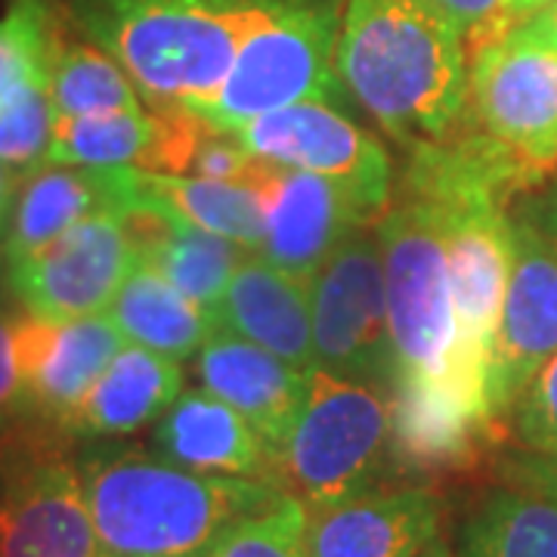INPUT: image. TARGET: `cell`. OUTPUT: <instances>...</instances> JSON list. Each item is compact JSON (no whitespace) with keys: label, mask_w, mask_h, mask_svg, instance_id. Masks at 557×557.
Wrapping results in <instances>:
<instances>
[{"label":"cell","mask_w":557,"mask_h":557,"mask_svg":"<svg viewBox=\"0 0 557 557\" xmlns=\"http://www.w3.org/2000/svg\"><path fill=\"white\" fill-rule=\"evenodd\" d=\"M317 369L362 384L391 387L397 375L384 251L379 230L362 226L310 278Z\"/></svg>","instance_id":"obj_9"},{"label":"cell","mask_w":557,"mask_h":557,"mask_svg":"<svg viewBox=\"0 0 557 557\" xmlns=\"http://www.w3.org/2000/svg\"><path fill=\"white\" fill-rule=\"evenodd\" d=\"M60 20L53 0H7L0 16V97L25 81L47 78V53Z\"/></svg>","instance_id":"obj_29"},{"label":"cell","mask_w":557,"mask_h":557,"mask_svg":"<svg viewBox=\"0 0 557 557\" xmlns=\"http://www.w3.org/2000/svg\"><path fill=\"white\" fill-rule=\"evenodd\" d=\"M124 220L139 260L159 270L174 288L214 319L220 300L248 251L236 242L214 236L159 208H131L124 211Z\"/></svg>","instance_id":"obj_22"},{"label":"cell","mask_w":557,"mask_h":557,"mask_svg":"<svg viewBox=\"0 0 557 557\" xmlns=\"http://www.w3.org/2000/svg\"><path fill=\"white\" fill-rule=\"evenodd\" d=\"M338 75L384 134L412 152L458 131L471 57L456 22L428 0H344Z\"/></svg>","instance_id":"obj_2"},{"label":"cell","mask_w":557,"mask_h":557,"mask_svg":"<svg viewBox=\"0 0 557 557\" xmlns=\"http://www.w3.org/2000/svg\"><path fill=\"white\" fill-rule=\"evenodd\" d=\"M139 263L124 211L90 214L32 258L7 267V288L28 317L84 319L109 313L124 278Z\"/></svg>","instance_id":"obj_10"},{"label":"cell","mask_w":557,"mask_h":557,"mask_svg":"<svg viewBox=\"0 0 557 557\" xmlns=\"http://www.w3.org/2000/svg\"><path fill=\"white\" fill-rule=\"evenodd\" d=\"M164 121L149 109L57 119L50 164L72 168H139L159 171Z\"/></svg>","instance_id":"obj_26"},{"label":"cell","mask_w":557,"mask_h":557,"mask_svg":"<svg viewBox=\"0 0 557 557\" xmlns=\"http://www.w3.org/2000/svg\"><path fill=\"white\" fill-rule=\"evenodd\" d=\"M391 456L399 474H456L496 440L490 403L453 384L397 375L391 384Z\"/></svg>","instance_id":"obj_14"},{"label":"cell","mask_w":557,"mask_h":557,"mask_svg":"<svg viewBox=\"0 0 557 557\" xmlns=\"http://www.w3.org/2000/svg\"><path fill=\"white\" fill-rule=\"evenodd\" d=\"M515 267L486 366V399L496 421L515 406L539 369L557 354V245L530 220L511 223Z\"/></svg>","instance_id":"obj_12"},{"label":"cell","mask_w":557,"mask_h":557,"mask_svg":"<svg viewBox=\"0 0 557 557\" xmlns=\"http://www.w3.org/2000/svg\"><path fill=\"white\" fill-rule=\"evenodd\" d=\"M131 208L171 211L214 236L236 242L245 251H260L267 236L263 193L239 183L121 168V211Z\"/></svg>","instance_id":"obj_23"},{"label":"cell","mask_w":557,"mask_h":557,"mask_svg":"<svg viewBox=\"0 0 557 557\" xmlns=\"http://www.w3.org/2000/svg\"><path fill=\"white\" fill-rule=\"evenodd\" d=\"M555 245H557V220H555Z\"/></svg>","instance_id":"obj_39"},{"label":"cell","mask_w":557,"mask_h":557,"mask_svg":"<svg viewBox=\"0 0 557 557\" xmlns=\"http://www.w3.org/2000/svg\"><path fill=\"white\" fill-rule=\"evenodd\" d=\"M124 344L127 338L109 313L53 322L22 310L20 369L25 412L65 434L72 416Z\"/></svg>","instance_id":"obj_13"},{"label":"cell","mask_w":557,"mask_h":557,"mask_svg":"<svg viewBox=\"0 0 557 557\" xmlns=\"http://www.w3.org/2000/svg\"><path fill=\"white\" fill-rule=\"evenodd\" d=\"M0 557H100L75 440L38 418L0 428Z\"/></svg>","instance_id":"obj_8"},{"label":"cell","mask_w":557,"mask_h":557,"mask_svg":"<svg viewBox=\"0 0 557 557\" xmlns=\"http://www.w3.org/2000/svg\"><path fill=\"white\" fill-rule=\"evenodd\" d=\"M20 322L22 310H0V428L32 418L25 412L20 369Z\"/></svg>","instance_id":"obj_33"},{"label":"cell","mask_w":557,"mask_h":557,"mask_svg":"<svg viewBox=\"0 0 557 557\" xmlns=\"http://www.w3.org/2000/svg\"><path fill=\"white\" fill-rule=\"evenodd\" d=\"M193 359L201 387L248 418L276 456L307 399L313 369H298L258 344L220 329Z\"/></svg>","instance_id":"obj_17"},{"label":"cell","mask_w":557,"mask_h":557,"mask_svg":"<svg viewBox=\"0 0 557 557\" xmlns=\"http://www.w3.org/2000/svg\"><path fill=\"white\" fill-rule=\"evenodd\" d=\"M214 325L298 369H317L310 282L278 270L260 251H248L239 263L214 313Z\"/></svg>","instance_id":"obj_18"},{"label":"cell","mask_w":557,"mask_h":557,"mask_svg":"<svg viewBox=\"0 0 557 557\" xmlns=\"http://www.w3.org/2000/svg\"><path fill=\"white\" fill-rule=\"evenodd\" d=\"M375 230L384 251L397 375L453 384L486 399V372L461 354L446 258V208L434 196L403 186V196L391 201Z\"/></svg>","instance_id":"obj_5"},{"label":"cell","mask_w":557,"mask_h":557,"mask_svg":"<svg viewBox=\"0 0 557 557\" xmlns=\"http://www.w3.org/2000/svg\"><path fill=\"white\" fill-rule=\"evenodd\" d=\"M344 0H282L242 40L214 97L189 106L211 127L233 134L245 121L295 102L344 100L338 38Z\"/></svg>","instance_id":"obj_7"},{"label":"cell","mask_w":557,"mask_h":557,"mask_svg":"<svg viewBox=\"0 0 557 557\" xmlns=\"http://www.w3.org/2000/svg\"><path fill=\"white\" fill-rule=\"evenodd\" d=\"M156 453L196 474L273 483V449L255 424L214 394L183 391L156 424Z\"/></svg>","instance_id":"obj_19"},{"label":"cell","mask_w":557,"mask_h":557,"mask_svg":"<svg viewBox=\"0 0 557 557\" xmlns=\"http://www.w3.org/2000/svg\"><path fill=\"white\" fill-rule=\"evenodd\" d=\"M502 478L515 490H527L557 502V453H533V449L515 453L502 461Z\"/></svg>","instance_id":"obj_34"},{"label":"cell","mask_w":557,"mask_h":557,"mask_svg":"<svg viewBox=\"0 0 557 557\" xmlns=\"http://www.w3.org/2000/svg\"><path fill=\"white\" fill-rule=\"evenodd\" d=\"M20 186L22 180L0 164V239H3V233H7V223H10V214H13V205H16V196H20Z\"/></svg>","instance_id":"obj_35"},{"label":"cell","mask_w":557,"mask_h":557,"mask_svg":"<svg viewBox=\"0 0 557 557\" xmlns=\"http://www.w3.org/2000/svg\"><path fill=\"white\" fill-rule=\"evenodd\" d=\"M57 109L47 78L25 81L0 97V164L25 180L50 164Z\"/></svg>","instance_id":"obj_28"},{"label":"cell","mask_w":557,"mask_h":557,"mask_svg":"<svg viewBox=\"0 0 557 557\" xmlns=\"http://www.w3.org/2000/svg\"><path fill=\"white\" fill-rule=\"evenodd\" d=\"M100 557H211L285 496L270 480L196 474L119 440L78 453Z\"/></svg>","instance_id":"obj_1"},{"label":"cell","mask_w":557,"mask_h":557,"mask_svg":"<svg viewBox=\"0 0 557 557\" xmlns=\"http://www.w3.org/2000/svg\"><path fill=\"white\" fill-rule=\"evenodd\" d=\"M263 201L267 236L260 255L307 282L350 233L372 226V218L347 186L285 164H276L263 183Z\"/></svg>","instance_id":"obj_15"},{"label":"cell","mask_w":557,"mask_h":557,"mask_svg":"<svg viewBox=\"0 0 557 557\" xmlns=\"http://www.w3.org/2000/svg\"><path fill=\"white\" fill-rule=\"evenodd\" d=\"M523 25H527L539 40H545L548 47H555L557 50V3L555 7H548V10H542V13H536L533 20H527Z\"/></svg>","instance_id":"obj_37"},{"label":"cell","mask_w":557,"mask_h":557,"mask_svg":"<svg viewBox=\"0 0 557 557\" xmlns=\"http://www.w3.org/2000/svg\"><path fill=\"white\" fill-rule=\"evenodd\" d=\"M109 319L119 325L127 344H137L177 362L196 357L218 332L214 319L199 304H193L159 270H152L143 260L124 278L121 292L109 307Z\"/></svg>","instance_id":"obj_24"},{"label":"cell","mask_w":557,"mask_h":557,"mask_svg":"<svg viewBox=\"0 0 557 557\" xmlns=\"http://www.w3.org/2000/svg\"><path fill=\"white\" fill-rule=\"evenodd\" d=\"M183 394V369L177 359L124 344L102 379L72 416L65 434L75 443H106L139 434L174 406Z\"/></svg>","instance_id":"obj_20"},{"label":"cell","mask_w":557,"mask_h":557,"mask_svg":"<svg viewBox=\"0 0 557 557\" xmlns=\"http://www.w3.org/2000/svg\"><path fill=\"white\" fill-rule=\"evenodd\" d=\"M456 557H557V502L498 490L465 523Z\"/></svg>","instance_id":"obj_27"},{"label":"cell","mask_w":557,"mask_h":557,"mask_svg":"<svg viewBox=\"0 0 557 557\" xmlns=\"http://www.w3.org/2000/svg\"><path fill=\"white\" fill-rule=\"evenodd\" d=\"M211 557H307V505L285 493L267 511L242 520Z\"/></svg>","instance_id":"obj_30"},{"label":"cell","mask_w":557,"mask_h":557,"mask_svg":"<svg viewBox=\"0 0 557 557\" xmlns=\"http://www.w3.org/2000/svg\"><path fill=\"white\" fill-rule=\"evenodd\" d=\"M502 196L557 168V50L527 25L471 53L468 106L446 139Z\"/></svg>","instance_id":"obj_4"},{"label":"cell","mask_w":557,"mask_h":557,"mask_svg":"<svg viewBox=\"0 0 557 557\" xmlns=\"http://www.w3.org/2000/svg\"><path fill=\"white\" fill-rule=\"evenodd\" d=\"M428 3H434L446 20L456 22L468 44V57L483 44L511 32L505 22V0H428Z\"/></svg>","instance_id":"obj_32"},{"label":"cell","mask_w":557,"mask_h":557,"mask_svg":"<svg viewBox=\"0 0 557 557\" xmlns=\"http://www.w3.org/2000/svg\"><path fill=\"white\" fill-rule=\"evenodd\" d=\"M443 527V502L428 486H375L307 505V557H409Z\"/></svg>","instance_id":"obj_16"},{"label":"cell","mask_w":557,"mask_h":557,"mask_svg":"<svg viewBox=\"0 0 557 557\" xmlns=\"http://www.w3.org/2000/svg\"><path fill=\"white\" fill-rule=\"evenodd\" d=\"M121 211V168L47 164L22 180L20 196L0 239L3 270L32 258L90 214Z\"/></svg>","instance_id":"obj_21"},{"label":"cell","mask_w":557,"mask_h":557,"mask_svg":"<svg viewBox=\"0 0 557 557\" xmlns=\"http://www.w3.org/2000/svg\"><path fill=\"white\" fill-rule=\"evenodd\" d=\"M0 267H3V255H0Z\"/></svg>","instance_id":"obj_40"},{"label":"cell","mask_w":557,"mask_h":557,"mask_svg":"<svg viewBox=\"0 0 557 557\" xmlns=\"http://www.w3.org/2000/svg\"><path fill=\"white\" fill-rule=\"evenodd\" d=\"M511 418L523 449L557 453V354L539 369Z\"/></svg>","instance_id":"obj_31"},{"label":"cell","mask_w":557,"mask_h":557,"mask_svg":"<svg viewBox=\"0 0 557 557\" xmlns=\"http://www.w3.org/2000/svg\"><path fill=\"white\" fill-rule=\"evenodd\" d=\"M65 25L106 50L149 112L218 94L242 40L282 0H53Z\"/></svg>","instance_id":"obj_3"},{"label":"cell","mask_w":557,"mask_h":557,"mask_svg":"<svg viewBox=\"0 0 557 557\" xmlns=\"http://www.w3.org/2000/svg\"><path fill=\"white\" fill-rule=\"evenodd\" d=\"M409 557H456V552H453V545L446 542V536L443 533H437L434 539H428L421 548H416Z\"/></svg>","instance_id":"obj_38"},{"label":"cell","mask_w":557,"mask_h":557,"mask_svg":"<svg viewBox=\"0 0 557 557\" xmlns=\"http://www.w3.org/2000/svg\"><path fill=\"white\" fill-rule=\"evenodd\" d=\"M47 90L57 115L81 119L121 109H146L137 84L106 50L75 35L65 20L47 53Z\"/></svg>","instance_id":"obj_25"},{"label":"cell","mask_w":557,"mask_h":557,"mask_svg":"<svg viewBox=\"0 0 557 557\" xmlns=\"http://www.w3.org/2000/svg\"><path fill=\"white\" fill-rule=\"evenodd\" d=\"M391 428V387L313 369L307 399L273 456V483L304 505L369 493L394 471Z\"/></svg>","instance_id":"obj_6"},{"label":"cell","mask_w":557,"mask_h":557,"mask_svg":"<svg viewBox=\"0 0 557 557\" xmlns=\"http://www.w3.org/2000/svg\"><path fill=\"white\" fill-rule=\"evenodd\" d=\"M233 134L258 159L347 186L372 223L391 208L394 171L387 149L332 102H295L245 121Z\"/></svg>","instance_id":"obj_11"},{"label":"cell","mask_w":557,"mask_h":557,"mask_svg":"<svg viewBox=\"0 0 557 557\" xmlns=\"http://www.w3.org/2000/svg\"><path fill=\"white\" fill-rule=\"evenodd\" d=\"M555 3L557 0H505V22H508V28H518L542 10L555 7Z\"/></svg>","instance_id":"obj_36"}]
</instances>
